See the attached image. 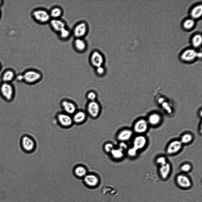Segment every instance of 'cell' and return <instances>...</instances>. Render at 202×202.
<instances>
[{
	"mask_svg": "<svg viewBox=\"0 0 202 202\" xmlns=\"http://www.w3.org/2000/svg\"><path fill=\"white\" fill-rule=\"evenodd\" d=\"M148 139L145 135H137L133 138L132 146L138 151L144 149L148 143Z\"/></svg>",
	"mask_w": 202,
	"mask_h": 202,
	"instance_id": "obj_12",
	"label": "cell"
},
{
	"mask_svg": "<svg viewBox=\"0 0 202 202\" xmlns=\"http://www.w3.org/2000/svg\"><path fill=\"white\" fill-rule=\"evenodd\" d=\"M149 126L147 120L140 118L135 122L132 129L137 135H144L148 131Z\"/></svg>",
	"mask_w": 202,
	"mask_h": 202,
	"instance_id": "obj_9",
	"label": "cell"
},
{
	"mask_svg": "<svg viewBox=\"0 0 202 202\" xmlns=\"http://www.w3.org/2000/svg\"><path fill=\"white\" fill-rule=\"evenodd\" d=\"M118 148L125 152L127 150L128 147L127 144L126 143V142H120L119 144Z\"/></svg>",
	"mask_w": 202,
	"mask_h": 202,
	"instance_id": "obj_37",
	"label": "cell"
},
{
	"mask_svg": "<svg viewBox=\"0 0 202 202\" xmlns=\"http://www.w3.org/2000/svg\"><path fill=\"white\" fill-rule=\"evenodd\" d=\"M125 151L118 148L115 147L112 150L110 154L114 159L119 160L122 159L125 155Z\"/></svg>",
	"mask_w": 202,
	"mask_h": 202,
	"instance_id": "obj_26",
	"label": "cell"
},
{
	"mask_svg": "<svg viewBox=\"0 0 202 202\" xmlns=\"http://www.w3.org/2000/svg\"><path fill=\"white\" fill-rule=\"evenodd\" d=\"M87 31V26L83 22H80L75 26L72 32L76 38H82Z\"/></svg>",
	"mask_w": 202,
	"mask_h": 202,
	"instance_id": "obj_15",
	"label": "cell"
},
{
	"mask_svg": "<svg viewBox=\"0 0 202 202\" xmlns=\"http://www.w3.org/2000/svg\"><path fill=\"white\" fill-rule=\"evenodd\" d=\"M172 167L171 164L169 161L159 167L158 173L163 180H166L169 177L172 171Z\"/></svg>",
	"mask_w": 202,
	"mask_h": 202,
	"instance_id": "obj_16",
	"label": "cell"
},
{
	"mask_svg": "<svg viewBox=\"0 0 202 202\" xmlns=\"http://www.w3.org/2000/svg\"><path fill=\"white\" fill-rule=\"evenodd\" d=\"M114 148V144L111 142H107L104 146V149L105 152L109 153H110Z\"/></svg>",
	"mask_w": 202,
	"mask_h": 202,
	"instance_id": "obj_36",
	"label": "cell"
},
{
	"mask_svg": "<svg viewBox=\"0 0 202 202\" xmlns=\"http://www.w3.org/2000/svg\"><path fill=\"white\" fill-rule=\"evenodd\" d=\"M106 69L103 66H101L95 68V73L98 76L103 77L106 73Z\"/></svg>",
	"mask_w": 202,
	"mask_h": 202,
	"instance_id": "obj_35",
	"label": "cell"
},
{
	"mask_svg": "<svg viewBox=\"0 0 202 202\" xmlns=\"http://www.w3.org/2000/svg\"><path fill=\"white\" fill-rule=\"evenodd\" d=\"M15 80L18 82H23V78L22 73L17 74Z\"/></svg>",
	"mask_w": 202,
	"mask_h": 202,
	"instance_id": "obj_38",
	"label": "cell"
},
{
	"mask_svg": "<svg viewBox=\"0 0 202 202\" xmlns=\"http://www.w3.org/2000/svg\"><path fill=\"white\" fill-rule=\"evenodd\" d=\"M195 22L193 19L189 18L185 20L183 23V26L187 29H190L193 26Z\"/></svg>",
	"mask_w": 202,
	"mask_h": 202,
	"instance_id": "obj_34",
	"label": "cell"
},
{
	"mask_svg": "<svg viewBox=\"0 0 202 202\" xmlns=\"http://www.w3.org/2000/svg\"><path fill=\"white\" fill-rule=\"evenodd\" d=\"M73 172L74 175L77 178H83L88 173L86 168L81 165L76 166L73 169Z\"/></svg>",
	"mask_w": 202,
	"mask_h": 202,
	"instance_id": "obj_24",
	"label": "cell"
},
{
	"mask_svg": "<svg viewBox=\"0 0 202 202\" xmlns=\"http://www.w3.org/2000/svg\"><path fill=\"white\" fill-rule=\"evenodd\" d=\"M49 23L52 30L57 33L67 27L65 22L61 18L51 19Z\"/></svg>",
	"mask_w": 202,
	"mask_h": 202,
	"instance_id": "obj_18",
	"label": "cell"
},
{
	"mask_svg": "<svg viewBox=\"0 0 202 202\" xmlns=\"http://www.w3.org/2000/svg\"><path fill=\"white\" fill-rule=\"evenodd\" d=\"M20 144L22 149L27 153L33 152L36 147L35 140L28 135H25L21 138Z\"/></svg>",
	"mask_w": 202,
	"mask_h": 202,
	"instance_id": "obj_6",
	"label": "cell"
},
{
	"mask_svg": "<svg viewBox=\"0 0 202 202\" xmlns=\"http://www.w3.org/2000/svg\"><path fill=\"white\" fill-rule=\"evenodd\" d=\"M139 151L132 147L128 148L126 151V153L128 156L131 158H135L138 155Z\"/></svg>",
	"mask_w": 202,
	"mask_h": 202,
	"instance_id": "obj_33",
	"label": "cell"
},
{
	"mask_svg": "<svg viewBox=\"0 0 202 202\" xmlns=\"http://www.w3.org/2000/svg\"><path fill=\"white\" fill-rule=\"evenodd\" d=\"M31 16L36 22L41 24L49 23L51 19L49 11L43 8L34 10L32 12Z\"/></svg>",
	"mask_w": 202,
	"mask_h": 202,
	"instance_id": "obj_3",
	"label": "cell"
},
{
	"mask_svg": "<svg viewBox=\"0 0 202 202\" xmlns=\"http://www.w3.org/2000/svg\"><path fill=\"white\" fill-rule=\"evenodd\" d=\"M86 98L88 101H97L98 94L97 93L94 91H90L87 93Z\"/></svg>",
	"mask_w": 202,
	"mask_h": 202,
	"instance_id": "obj_31",
	"label": "cell"
},
{
	"mask_svg": "<svg viewBox=\"0 0 202 202\" xmlns=\"http://www.w3.org/2000/svg\"><path fill=\"white\" fill-rule=\"evenodd\" d=\"M202 38L201 35L199 34L194 35L192 39V43L195 47L199 46L201 43Z\"/></svg>",
	"mask_w": 202,
	"mask_h": 202,
	"instance_id": "obj_30",
	"label": "cell"
},
{
	"mask_svg": "<svg viewBox=\"0 0 202 202\" xmlns=\"http://www.w3.org/2000/svg\"><path fill=\"white\" fill-rule=\"evenodd\" d=\"M49 12L51 19L61 18L63 14L62 9L58 6L53 7L49 11Z\"/></svg>",
	"mask_w": 202,
	"mask_h": 202,
	"instance_id": "obj_23",
	"label": "cell"
},
{
	"mask_svg": "<svg viewBox=\"0 0 202 202\" xmlns=\"http://www.w3.org/2000/svg\"><path fill=\"white\" fill-rule=\"evenodd\" d=\"M193 169L192 164L188 162H185L182 164L179 169L181 173L187 174L190 172Z\"/></svg>",
	"mask_w": 202,
	"mask_h": 202,
	"instance_id": "obj_29",
	"label": "cell"
},
{
	"mask_svg": "<svg viewBox=\"0 0 202 202\" xmlns=\"http://www.w3.org/2000/svg\"><path fill=\"white\" fill-rule=\"evenodd\" d=\"M72 33L71 30L66 27L60 31L58 34L60 39L65 40L70 38Z\"/></svg>",
	"mask_w": 202,
	"mask_h": 202,
	"instance_id": "obj_28",
	"label": "cell"
},
{
	"mask_svg": "<svg viewBox=\"0 0 202 202\" xmlns=\"http://www.w3.org/2000/svg\"><path fill=\"white\" fill-rule=\"evenodd\" d=\"M175 182L178 187L181 189H187L192 185V182L187 174L180 173L178 174L175 178Z\"/></svg>",
	"mask_w": 202,
	"mask_h": 202,
	"instance_id": "obj_8",
	"label": "cell"
},
{
	"mask_svg": "<svg viewBox=\"0 0 202 202\" xmlns=\"http://www.w3.org/2000/svg\"><path fill=\"white\" fill-rule=\"evenodd\" d=\"M183 146L179 139H174L168 144L165 149L166 152L169 155H174L181 150Z\"/></svg>",
	"mask_w": 202,
	"mask_h": 202,
	"instance_id": "obj_10",
	"label": "cell"
},
{
	"mask_svg": "<svg viewBox=\"0 0 202 202\" xmlns=\"http://www.w3.org/2000/svg\"><path fill=\"white\" fill-rule=\"evenodd\" d=\"M23 81L28 85H34L41 80L43 77L42 73L36 69H28L22 72Z\"/></svg>",
	"mask_w": 202,
	"mask_h": 202,
	"instance_id": "obj_1",
	"label": "cell"
},
{
	"mask_svg": "<svg viewBox=\"0 0 202 202\" xmlns=\"http://www.w3.org/2000/svg\"><path fill=\"white\" fill-rule=\"evenodd\" d=\"M74 124H81L85 122L88 115L85 111L77 109L72 115Z\"/></svg>",
	"mask_w": 202,
	"mask_h": 202,
	"instance_id": "obj_17",
	"label": "cell"
},
{
	"mask_svg": "<svg viewBox=\"0 0 202 202\" xmlns=\"http://www.w3.org/2000/svg\"><path fill=\"white\" fill-rule=\"evenodd\" d=\"M1 10L0 9V19L1 18Z\"/></svg>",
	"mask_w": 202,
	"mask_h": 202,
	"instance_id": "obj_42",
	"label": "cell"
},
{
	"mask_svg": "<svg viewBox=\"0 0 202 202\" xmlns=\"http://www.w3.org/2000/svg\"><path fill=\"white\" fill-rule=\"evenodd\" d=\"M17 73L11 68H8L2 72L1 76V82L12 83L15 80Z\"/></svg>",
	"mask_w": 202,
	"mask_h": 202,
	"instance_id": "obj_13",
	"label": "cell"
},
{
	"mask_svg": "<svg viewBox=\"0 0 202 202\" xmlns=\"http://www.w3.org/2000/svg\"><path fill=\"white\" fill-rule=\"evenodd\" d=\"M168 161L167 157L164 155H159L155 159V163L158 167L167 163Z\"/></svg>",
	"mask_w": 202,
	"mask_h": 202,
	"instance_id": "obj_32",
	"label": "cell"
},
{
	"mask_svg": "<svg viewBox=\"0 0 202 202\" xmlns=\"http://www.w3.org/2000/svg\"><path fill=\"white\" fill-rule=\"evenodd\" d=\"M202 13V6L198 4L194 7L191 10L190 14L192 18L196 19L201 17Z\"/></svg>",
	"mask_w": 202,
	"mask_h": 202,
	"instance_id": "obj_27",
	"label": "cell"
},
{
	"mask_svg": "<svg viewBox=\"0 0 202 202\" xmlns=\"http://www.w3.org/2000/svg\"><path fill=\"white\" fill-rule=\"evenodd\" d=\"M55 119L58 125L63 128H70L74 124L72 116L62 111L56 114Z\"/></svg>",
	"mask_w": 202,
	"mask_h": 202,
	"instance_id": "obj_4",
	"label": "cell"
},
{
	"mask_svg": "<svg viewBox=\"0 0 202 202\" xmlns=\"http://www.w3.org/2000/svg\"><path fill=\"white\" fill-rule=\"evenodd\" d=\"M83 180L84 184L88 188L91 189L97 187L100 182L98 177L92 173H87L83 178Z\"/></svg>",
	"mask_w": 202,
	"mask_h": 202,
	"instance_id": "obj_11",
	"label": "cell"
},
{
	"mask_svg": "<svg viewBox=\"0 0 202 202\" xmlns=\"http://www.w3.org/2000/svg\"><path fill=\"white\" fill-rule=\"evenodd\" d=\"M3 3V1L0 0V7L2 5Z\"/></svg>",
	"mask_w": 202,
	"mask_h": 202,
	"instance_id": "obj_40",
	"label": "cell"
},
{
	"mask_svg": "<svg viewBox=\"0 0 202 202\" xmlns=\"http://www.w3.org/2000/svg\"><path fill=\"white\" fill-rule=\"evenodd\" d=\"M74 48L77 51H82L85 49L86 44L82 38H75L73 42Z\"/></svg>",
	"mask_w": 202,
	"mask_h": 202,
	"instance_id": "obj_25",
	"label": "cell"
},
{
	"mask_svg": "<svg viewBox=\"0 0 202 202\" xmlns=\"http://www.w3.org/2000/svg\"><path fill=\"white\" fill-rule=\"evenodd\" d=\"M147 120L149 125L156 126L161 123V118L159 114L153 113L149 115Z\"/></svg>",
	"mask_w": 202,
	"mask_h": 202,
	"instance_id": "obj_21",
	"label": "cell"
},
{
	"mask_svg": "<svg viewBox=\"0 0 202 202\" xmlns=\"http://www.w3.org/2000/svg\"><path fill=\"white\" fill-rule=\"evenodd\" d=\"M202 56V53L201 52H197V57H201Z\"/></svg>",
	"mask_w": 202,
	"mask_h": 202,
	"instance_id": "obj_39",
	"label": "cell"
},
{
	"mask_svg": "<svg viewBox=\"0 0 202 202\" xmlns=\"http://www.w3.org/2000/svg\"><path fill=\"white\" fill-rule=\"evenodd\" d=\"M134 132L132 129L125 128L120 130L117 135V138L119 142H125L129 140L132 137Z\"/></svg>",
	"mask_w": 202,
	"mask_h": 202,
	"instance_id": "obj_14",
	"label": "cell"
},
{
	"mask_svg": "<svg viewBox=\"0 0 202 202\" xmlns=\"http://www.w3.org/2000/svg\"><path fill=\"white\" fill-rule=\"evenodd\" d=\"M90 60L91 65L95 68L103 66L104 58L102 55L98 52H94L91 55Z\"/></svg>",
	"mask_w": 202,
	"mask_h": 202,
	"instance_id": "obj_19",
	"label": "cell"
},
{
	"mask_svg": "<svg viewBox=\"0 0 202 202\" xmlns=\"http://www.w3.org/2000/svg\"><path fill=\"white\" fill-rule=\"evenodd\" d=\"M194 139V135L192 133L186 132L181 135L179 139L184 146L191 143L193 141Z\"/></svg>",
	"mask_w": 202,
	"mask_h": 202,
	"instance_id": "obj_22",
	"label": "cell"
},
{
	"mask_svg": "<svg viewBox=\"0 0 202 202\" xmlns=\"http://www.w3.org/2000/svg\"><path fill=\"white\" fill-rule=\"evenodd\" d=\"M85 111L88 116L95 119L100 116L101 111V107L97 100L88 101L86 105Z\"/></svg>",
	"mask_w": 202,
	"mask_h": 202,
	"instance_id": "obj_5",
	"label": "cell"
},
{
	"mask_svg": "<svg viewBox=\"0 0 202 202\" xmlns=\"http://www.w3.org/2000/svg\"><path fill=\"white\" fill-rule=\"evenodd\" d=\"M60 106L62 111L71 115L78 109L76 104L67 98L62 99L60 102Z\"/></svg>",
	"mask_w": 202,
	"mask_h": 202,
	"instance_id": "obj_7",
	"label": "cell"
},
{
	"mask_svg": "<svg viewBox=\"0 0 202 202\" xmlns=\"http://www.w3.org/2000/svg\"><path fill=\"white\" fill-rule=\"evenodd\" d=\"M2 68V64H1V63L0 62V72L1 71V70Z\"/></svg>",
	"mask_w": 202,
	"mask_h": 202,
	"instance_id": "obj_41",
	"label": "cell"
},
{
	"mask_svg": "<svg viewBox=\"0 0 202 202\" xmlns=\"http://www.w3.org/2000/svg\"><path fill=\"white\" fill-rule=\"evenodd\" d=\"M197 52L193 49H188L184 51L181 55L182 60L186 62H191L197 57Z\"/></svg>",
	"mask_w": 202,
	"mask_h": 202,
	"instance_id": "obj_20",
	"label": "cell"
},
{
	"mask_svg": "<svg viewBox=\"0 0 202 202\" xmlns=\"http://www.w3.org/2000/svg\"><path fill=\"white\" fill-rule=\"evenodd\" d=\"M15 89L11 83L1 82L0 83V95L6 101L10 102L14 99Z\"/></svg>",
	"mask_w": 202,
	"mask_h": 202,
	"instance_id": "obj_2",
	"label": "cell"
}]
</instances>
